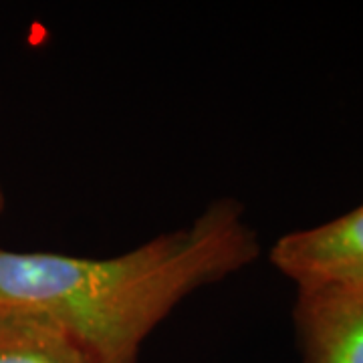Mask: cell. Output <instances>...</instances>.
Listing matches in <instances>:
<instances>
[{
  "label": "cell",
  "mask_w": 363,
  "mask_h": 363,
  "mask_svg": "<svg viewBox=\"0 0 363 363\" xmlns=\"http://www.w3.org/2000/svg\"><path fill=\"white\" fill-rule=\"evenodd\" d=\"M259 255L257 233L234 198L109 259L0 248V315L57 325L93 363H138L143 341L184 298Z\"/></svg>",
  "instance_id": "obj_1"
},
{
  "label": "cell",
  "mask_w": 363,
  "mask_h": 363,
  "mask_svg": "<svg viewBox=\"0 0 363 363\" xmlns=\"http://www.w3.org/2000/svg\"><path fill=\"white\" fill-rule=\"evenodd\" d=\"M271 262L297 289L363 281V204L335 220L281 236Z\"/></svg>",
  "instance_id": "obj_2"
},
{
  "label": "cell",
  "mask_w": 363,
  "mask_h": 363,
  "mask_svg": "<svg viewBox=\"0 0 363 363\" xmlns=\"http://www.w3.org/2000/svg\"><path fill=\"white\" fill-rule=\"evenodd\" d=\"M303 363H363V281L298 286Z\"/></svg>",
  "instance_id": "obj_3"
},
{
  "label": "cell",
  "mask_w": 363,
  "mask_h": 363,
  "mask_svg": "<svg viewBox=\"0 0 363 363\" xmlns=\"http://www.w3.org/2000/svg\"><path fill=\"white\" fill-rule=\"evenodd\" d=\"M0 363H93L63 329L37 317L0 315Z\"/></svg>",
  "instance_id": "obj_4"
},
{
  "label": "cell",
  "mask_w": 363,
  "mask_h": 363,
  "mask_svg": "<svg viewBox=\"0 0 363 363\" xmlns=\"http://www.w3.org/2000/svg\"><path fill=\"white\" fill-rule=\"evenodd\" d=\"M4 210V192H2V186H0V214Z\"/></svg>",
  "instance_id": "obj_5"
}]
</instances>
